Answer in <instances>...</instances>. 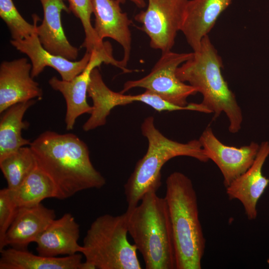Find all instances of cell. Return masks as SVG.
<instances>
[{
    "label": "cell",
    "mask_w": 269,
    "mask_h": 269,
    "mask_svg": "<svg viewBox=\"0 0 269 269\" xmlns=\"http://www.w3.org/2000/svg\"><path fill=\"white\" fill-rule=\"evenodd\" d=\"M29 146L38 166L54 183L58 199L84 190L99 189L106 184L92 163L87 144L75 134L45 131Z\"/></svg>",
    "instance_id": "obj_1"
},
{
    "label": "cell",
    "mask_w": 269,
    "mask_h": 269,
    "mask_svg": "<svg viewBox=\"0 0 269 269\" xmlns=\"http://www.w3.org/2000/svg\"><path fill=\"white\" fill-rule=\"evenodd\" d=\"M165 183L164 198L171 221L176 269H200L206 240L192 181L184 174L175 171L167 177Z\"/></svg>",
    "instance_id": "obj_2"
},
{
    "label": "cell",
    "mask_w": 269,
    "mask_h": 269,
    "mask_svg": "<svg viewBox=\"0 0 269 269\" xmlns=\"http://www.w3.org/2000/svg\"><path fill=\"white\" fill-rule=\"evenodd\" d=\"M129 234L146 269H176L171 221L164 198L147 192L137 205L128 208Z\"/></svg>",
    "instance_id": "obj_3"
},
{
    "label": "cell",
    "mask_w": 269,
    "mask_h": 269,
    "mask_svg": "<svg viewBox=\"0 0 269 269\" xmlns=\"http://www.w3.org/2000/svg\"><path fill=\"white\" fill-rule=\"evenodd\" d=\"M221 57L208 35L201 41L199 49L176 70L178 78L188 82L203 96L201 103L214 114L215 119L224 113L229 122V131L235 134L241 129L243 114L235 95L229 88L221 72Z\"/></svg>",
    "instance_id": "obj_4"
},
{
    "label": "cell",
    "mask_w": 269,
    "mask_h": 269,
    "mask_svg": "<svg viewBox=\"0 0 269 269\" xmlns=\"http://www.w3.org/2000/svg\"><path fill=\"white\" fill-rule=\"evenodd\" d=\"M140 129L147 139L148 147L124 185L128 208L137 205L147 192L157 191L161 185L162 167L171 159L185 156L202 162L209 160L199 139L182 143L169 139L156 128L152 116L144 119Z\"/></svg>",
    "instance_id": "obj_5"
},
{
    "label": "cell",
    "mask_w": 269,
    "mask_h": 269,
    "mask_svg": "<svg viewBox=\"0 0 269 269\" xmlns=\"http://www.w3.org/2000/svg\"><path fill=\"white\" fill-rule=\"evenodd\" d=\"M127 215H101L91 224L81 251V269H141L135 245L128 239Z\"/></svg>",
    "instance_id": "obj_6"
},
{
    "label": "cell",
    "mask_w": 269,
    "mask_h": 269,
    "mask_svg": "<svg viewBox=\"0 0 269 269\" xmlns=\"http://www.w3.org/2000/svg\"><path fill=\"white\" fill-rule=\"evenodd\" d=\"M192 55L193 52H162L148 74L140 79L126 82L120 92L124 94L132 89L142 88L173 104L186 106L188 104L187 98L198 91L194 87L180 81L176 72Z\"/></svg>",
    "instance_id": "obj_7"
},
{
    "label": "cell",
    "mask_w": 269,
    "mask_h": 269,
    "mask_svg": "<svg viewBox=\"0 0 269 269\" xmlns=\"http://www.w3.org/2000/svg\"><path fill=\"white\" fill-rule=\"evenodd\" d=\"M188 0H148L147 7L134 17L148 36L150 46L165 52L173 47Z\"/></svg>",
    "instance_id": "obj_8"
},
{
    "label": "cell",
    "mask_w": 269,
    "mask_h": 269,
    "mask_svg": "<svg viewBox=\"0 0 269 269\" xmlns=\"http://www.w3.org/2000/svg\"><path fill=\"white\" fill-rule=\"evenodd\" d=\"M209 159L219 168L225 187L246 171L253 163L260 145L252 142L240 147L224 144L208 126L199 139Z\"/></svg>",
    "instance_id": "obj_9"
},
{
    "label": "cell",
    "mask_w": 269,
    "mask_h": 269,
    "mask_svg": "<svg viewBox=\"0 0 269 269\" xmlns=\"http://www.w3.org/2000/svg\"><path fill=\"white\" fill-rule=\"evenodd\" d=\"M32 65L26 58L3 61L0 65V113L11 106L35 98L43 92L31 76Z\"/></svg>",
    "instance_id": "obj_10"
},
{
    "label": "cell",
    "mask_w": 269,
    "mask_h": 269,
    "mask_svg": "<svg viewBox=\"0 0 269 269\" xmlns=\"http://www.w3.org/2000/svg\"><path fill=\"white\" fill-rule=\"evenodd\" d=\"M269 155V142H262L252 165L226 187L229 199L240 201L250 220L257 218L258 202L269 184V179L262 173L263 166Z\"/></svg>",
    "instance_id": "obj_11"
},
{
    "label": "cell",
    "mask_w": 269,
    "mask_h": 269,
    "mask_svg": "<svg viewBox=\"0 0 269 269\" xmlns=\"http://www.w3.org/2000/svg\"><path fill=\"white\" fill-rule=\"evenodd\" d=\"M93 13L95 17L94 26L99 38L103 41L110 38L118 42L124 50L122 66L126 69L132 50V21L123 12L117 0H93Z\"/></svg>",
    "instance_id": "obj_12"
},
{
    "label": "cell",
    "mask_w": 269,
    "mask_h": 269,
    "mask_svg": "<svg viewBox=\"0 0 269 269\" xmlns=\"http://www.w3.org/2000/svg\"><path fill=\"white\" fill-rule=\"evenodd\" d=\"M105 63L103 58L96 51L91 53L90 60L84 71L70 81L52 77L48 83L51 88L63 96L66 104L65 122L66 130H72L76 119L84 114L92 113L93 107L87 100L91 74L94 69Z\"/></svg>",
    "instance_id": "obj_13"
},
{
    "label": "cell",
    "mask_w": 269,
    "mask_h": 269,
    "mask_svg": "<svg viewBox=\"0 0 269 269\" xmlns=\"http://www.w3.org/2000/svg\"><path fill=\"white\" fill-rule=\"evenodd\" d=\"M10 43L30 59L32 65L31 74L33 78L38 76L46 67H50L58 72L62 80L70 81L84 71L91 56V53L86 51L82 59L73 61L54 55L43 47L36 32L25 39H11Z\"/></svg>",
    "instance_id": "obj_14"
},
{
    "label": "cell",
    "mask_w": 269,
    "mask_h": 269,
    "mask_svg": "<svg viewBox=\"0 0 269 269\" xmlns=\"http://www.w3.org/2000/svg\"><path fill=\"white\" fill-rule=\"evenodd\" d=\"M233 0H188L180 31L193 51L214 27L221 14Z\"/></svg>",
    "instance_id": "obj_15"
},
{
    "label": "cell",
    "mask_w": 269,
    "mask_h": 269,
    "mask_svg": "<svg viewBox=\"0 0 269 269\" xmlns=\"http://www.w3.org/2000/svg\"><path fill=\"white\" fill-rule=\"evenodd\" d=\"M43 10L42 23L36 26V33L43 47L50 53L75 60L79 54L77 48L70 44L64 31L61 14L70 12L63 0H40Z\"/></svg>",
    "instance_id": "obj_16"
},
{
    "label": "cell",
    "mask_w": 269,
    "mask_h": 269,
    "mask_svg": "<svg viewBox=\"0 0 269 269\" xmlns=\"http://www.w3.org/2000/svg\"><path fill=\"white\" fill-rule=\"evenodd\" d=\"M55 217L54 210L41 203L18 208L6 234L4 247L10 245L15 249L26 250L30 243L36 242Z\"/></svg>",
    "instance_id": "obj_17"
},
{
    "label": "cell",
    "mask_w": 269,
    "mask_h": 269,
    "mask_svg": "<svg viewBox=\"0 0 269 269\" xmlns=\"http://www.w3.org/2000/svg\"><path fill=\"white\" fill-rule=\"evenodd\" d=\"M80 229L78 224L70 213L54 219L36 241L39 255L46 257L73 255L81 253L78 244Z\"/></svg>",
    "instance_id": "obj_18"
},
{
    "label": "cell",
    "mask_w": 269,
    "mask_h": 269,
    "mask_svg": "<svg viewBox=\"0 0 269 269\" xmlns=\"http://www.w3.org/2000/svg\"><path fill=\"white\" fill-rule=\"evenodd\" d=\"M97 68L92 71L88 86V95L92 100L93 110L90 117L83 125L85 132L104 126L108 116L116 107L135 102L134 95H125L111 90L105 83Z\"/></svg>",
    "instance_id": "obj_19"
},
{
    "label": "cell",
    "mask_w": 269,
    "mask_h": 269,
    "mask_svg": "<svg viewBox=\"0 0 269 269\" xmlns=\"http://www.w3.org/2000/svg\"><path fill=\"white\" fill-rule=\"evenodd\" d=\"M0 269H81L82 255L63 257L36 255L14 248L0 251Z\"/></svg>",
    "instance_id": "obj_20"
},
{
    "label": "cell",
    "mask_w": 269,
    "mask_h": 269,
    "mask_svg": "<svg viewBox=\"0 0 269 269\" xmlns=\"http://www.w3.org/2000/svg\"><path fill=\"white\" fill-rule=\"evenodd\" d=\"M36 103L31 100L14 104L4 112L0 121V159L17 151L21 147L29 145L28 139L22 136V131L29 123L23 121L27 110Z\"/></svg>",
    "instance_id": "obj_21"
},
{
    "label": "cell",
    "mask_w": 269,
    "mask_h": 269,
    "mask_svg": "<svg viewBox=\"0 0 269 269\" xmlns=\"http://www.w3.org/2000/svg\"><path fill=\"white\" fill-rule=\"evenodd\" d=\"M9 190L18 208L36 206L46 198H57L54 183L38 165L17 188Z\"/></svg>",
    "instance_id": "obj_22"
},
{
    "label": "cell",
    "mask_w": 269,
    "mask_h": 269,
    "mask_svg": "<svg viewBox=\"0 0 269 269\" xmlns=\"http://www.w3.org/2000/svg\"><path fill=\"white\" fill-rule=\"evenodd\" d=\"M37 166L30 146L21 147L0 159V168L11 190L17 188Z\"/></svg>",
    "instance_id": "obj_23"
},
{
    "label": "cell",
    "mask_w": 269,
    "mask_h": 269,
    "mask_svg": "<svg viewBox=\"0 0 269 269\" xmlns=\"http://www.w3.org/2000/svg\"><path fill=\"white\" fill-rule=\"evenodd\" d=\"M63 0L68 2L70 12L80 19L83 27L85 37L81 47L86 48V51L90 53L94 51L100 54L105 53L108 49V43L99 38L91 22L93 0Z\"/></svg>",
    "instance_id": "obj_24"
},
{
    "label": "cell",
    "mask_w": 269,
    "mask_h": 269,
    "mask_svg": "<svg viewBox=\"0 0 269 269\" xmlns=\"http://www.w3.org/2000/svg\"><path fill=\"white\" fill-rule=\"evenodd\" d=\"M0 16L9 28L12 40L25 39L36 32L39 17L33 14V24L29 23L19 12L12 0H0Z\"/></svg>",
    "instance_id": "obj_25"
},
{
    "label": "cell",
    "mask_w": 269,
    "mask_h": 269,
    "mask_svg": "<svg viewBox=\"0 0 269 269\" xmlns=\"http://www.w3.org/2000/svg\"><path fill=\"white\" fill-rule=\"evenodd\" d=\"M135 102H140L152 108L157 112L189 110L204 113H211L210 110L201 103H189L186 106L182 107L169 102L159 96L149 91L135 95Z\"/></svg>",
    "instance_id": "obj_26"
},
{
    "label": "cell",
    "mask_w": 269,
    "mask_h": 269,
    "mask_svg": "<svg viewBox=\"0 0 269 269\" xmlns=\"http://www.w3.org/2000/svg\"><path fill=\"white\" fill-rule=\"evenodd\" d=\"M17 207L7 187L0 190V251L4 249L6 234L15 216Z\"/></svg>",
    "instance_id": "obj_27"
},
{
    "label": "cell",
    "mask_w": 269,
    "mask_h": 269,
    "mask_svg": "<svg viewBox=\"0 0 269 269\" xmlns=\"http://www.w3.org/2000/svg\"><path fill=\"white\" fill-rule=\"evenodd\" d=\"M120 4L124 3L127 0H130L134 3L137 7L139 8H143L145 6V2L144 0H117Z\"/></svg>",
    "instance_id": "obj_28"
},
{
    "label": "cell",
    "mask_w": 269,
    "mask_h": 269,
    "mask_svg": "<svg viewBox=\"0 0 269 269\" xmlns=\"http://www.w3.org/2000/svg\"><path fill=\"white\" fill-rule=\"evenodd\" d=\"M267 263L269 265V259L267 260Z\"/></svg>",
    "instance_id": "obj_29"
}]
</instances>
